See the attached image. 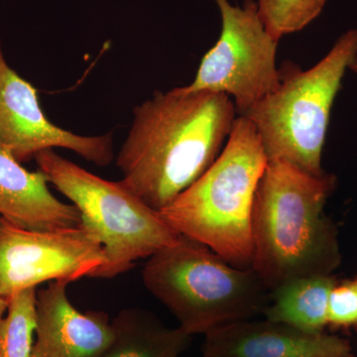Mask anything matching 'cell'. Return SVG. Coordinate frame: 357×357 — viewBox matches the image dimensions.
I'll return each instance as SVG.
<instances>
[{"label":"cell","mask_w":357,"mask_h":357,"mask_svg":"<svg viewBox=\"0 0 357 357\" xmlns=\"http://www.w3.org/2000/svg\"><path fill=\"white\" fill-rule=\"evenodd\" d=\"M237 117L229 96L156 91L133 110L116 158L121 183L160 211L194 184L220 156Z\"/></svg>","instance_id":"1"},{"label":"cell","mask_w":357,"mask_h":357,"mask_svg":"<svg viewBox=\"0 0 357 357\" xmlns=\"http://www.w3.org/2000/svg\"><path fill=\"white\" fill-rule=\"evenodd\" d=\"M337 178L268 160L251 215L252 264L269 292L304 277L333 275L342 263L337 225L325 213Z\"/></svg>","instance_id":"2"},{"label":"cell","mask_w":357,"mask_h":357,"mask_svg":"<svg viewBox=\"0 0 357 357\" xmlns=\"http://www.w3.org/2000/svg\"><path fill=\"white\" fill-rule=\"evenodd\" d=\"M267 157L253 124L238 115L220 156L160 217L181 236L204 244L232 266L252 264L251 215Z\"/></svg>","instance_id":"3"},{"label":"cell","mask_w":357,"mask_h":357,"mask_svg":"<svg viewBox=\"0 0 357 357\" xmlns=\"http://www.w3.org/2000/svg\"><path fill=\"white\" fill-rule=\"evenodd\" d=\"M142 281L191 335L255 318L270 300L252 268L232 266L208 246L181 234L148 258Z\"/></svg>","instance_id":"4"},{"label":"cell","mask_w":357,"mask_h":357,"mask_svg":"<svg viewBox=\"0 0 357 357\" xmlns=\"http://www.w3.org/2000/svg\"><path fill=\"white\" fill-rule=\"evenodd\" d=\"M349 70L357 72V29L347 30L311 69H280L274 91L248 110L267 160L286 162L314 176L325 174L324 146L335 98Z\"/></svg>","instance_id":"5"},{"label":"cell","mask_w":357,"mask_h":357,"mask_svg":"<svg viewBox=\"0 0 357 357\" xmlns=\"http://www.w3.org/2000/svg\"><path fill=\"white\" fill-rule=\"evenodd\" d=\"M38 170L82 215V225L98 236L105 249V265L91 278L112 279L172 245L180 234L159 213L126 189L121 181L105 180L64 158L53 149L35 156Z\"/></svg>","instance_id":"6"},{"label":"cell","mask_w":357,"mask_h":357,"mask_svg":"<svg viewBox=\"0 0 357 357\" xmlns=\"http://www.w3.org/2000/svg\"><path fill=\"white\" fill-rule=\"evenodd\" d=\"M213 1L222 18L220 37L204 54L194 81L183 88L229 96L237 114L244 115L280 83L279 41L268 32L255 0H245L243 6Z\"/></svg>","instance_id":"7"},{"label":"cell","mask_w":357,"mask_h":357,"mask_svg":"<svg viewBox=\"0 0 357 357\" xmlns=\"http://www.w3.org/2000/svg\"><path fill=\"white\" fill-rule=\"evenodd\" d=\"M105 261L102 243L86 225L30 230L0 217V297L44 282L91 278Z\"/></svg>","instance_id":"8"},{"label":"cell","mask_w":357,"mask_h":357,"mask_svg":"<svg viewBox=\"0 0 357 357\" xmlns=\"http://www.w3.org/2000/svg\"><path fill=\"white\" fill-rule=\"evenodd\" d=\"M0 146L20 163L39 152L65 148L98 167L114 161V136L77 135L52 123L40 105L37 89L7 64L0 40Z\"/></svg>","instance_id":"9"},{"label":"cell","mask_w":357,"mask_h":357,"mask_svg":"<svg viewBox=\"0 0 357 357\" xmlns=\"http://www.w3.org/2000/svg\"><path fill=\"white\" fill-rule=\"evenodd\" d=\"M204 357H354L351 342L270 319H245L204 335Z\"/></svg>","instance_id":"10"},{"label":"cell","mask_w":357,"mask_h":357,"mask_svg":"<svg viewBox=\"0 0 357 357\" xmlns=\"http://www.w3.org/2000/svg\"><path fill=\"white\" fill-rule=\"evenodd\" d=\"M68 283L53 281L36 294V340L32 357H102L114 340L109 314L79 311Z\"/></svg>","instance_id":"11"},{"label":"cell","mask_w":357,"mask_h":357,"mask_svg":"<svg viewBox=\"0 0 357 357\" xmlns=\"http://www.w3.org/2000/svg\"><path fill=\"white\" fill-rule=\"evenodd\" d=\"M48 184L41 171L30 172L7 148L0 146V217L30 230L79 227V211L56 198Z\"/></svg>","instance_id":"12"},{"label":"cell","mask_w":357,"mask_h":357,"mask_svg":"<svg viewBox=\"0 0 357 357\" xmlns=\"http://www.w3.org/2000/svg\"><path fill=\"white\" fill-rule=\"evenodd\" d=\"M114 340L102 357H178L192 344V335L172 328L153 312L123 309L112 319Z\"/></svg>","instance_id":"13"},{"label":"cell","mask_w":357,"mask_h":357,"mask_svg":"<svg viewBox=\"0 0 357 357\" xmlns=\"http://www.w3.org/2000/svg\"><path fill=\"white\" fill-rule=\"evenodd\" d=\"M333 275L289 281L270 292L265 319L309 333L326 332L328 298L337 283Z\"/></svg>","instance_id":"14"},{"label":"cell","mask_w":357,"mask_h":357,"mask_svg":"<svg viewBox=\"0 0 357 357\" xmlns=\"http://www.w3.org/2000/svg\"><path fill=\"white\" fill-rule=\"evenodd\" d=\"M36 294V288H28L7 299V314L0 323V357H32Z\"/></svg>","instance_id":"15"},{"label":"cell","mask_w":357,"mask_h":357,"mask_svg":"<svg viewBox=\"0 0 357 357\" xmlns=\"http://www.w3.org/2000/svg\"><path fill=\"white\" fill-rule=\"evenodd\" d=\"M328 0H257L258 13L275 39L299 32L319 17Z\"/></svg>","instance_id":"16"},{"label":"cell","mask_w":357,"mask_h":357,"mask_svg":"<svg viewBox=\"0 0 357 357\" xmlns=\"http://www.w3.org/2000/svg\"><path fill=\"white\" fill-rule=\"evenodd\" d=\"M326 328L333 332L357 333V276L337 280L328 298Z\"/></svg>","instance_id":"17"},{"label":"cell","mask_w":357,"mask_h":357,"mask_svg":"<svg viewBox=\"0 0 357 357\" xmlns=\"http://www.w3.org/2000/svg\"><path fill=\"white\" fill-rule=\"evenodd\" d=\"M7 307H8V300L6 298L0 297V323H1L2 319L4 318V314L7 312Z\"/></svg>","instance_id":"18"},{"label":"cell","mask_w":357,"mask_h":357,"mask_svg":"<svg viewBox=\"0 0 357 357\" xmlns=\"http://www.w3.org/2000/svg\"><path fill=\"white\" fill-rule=\"evenodd\" d=\"M203 357H204V356H203Z\"/></svg>","instance_id":"19"}]
</instances>
